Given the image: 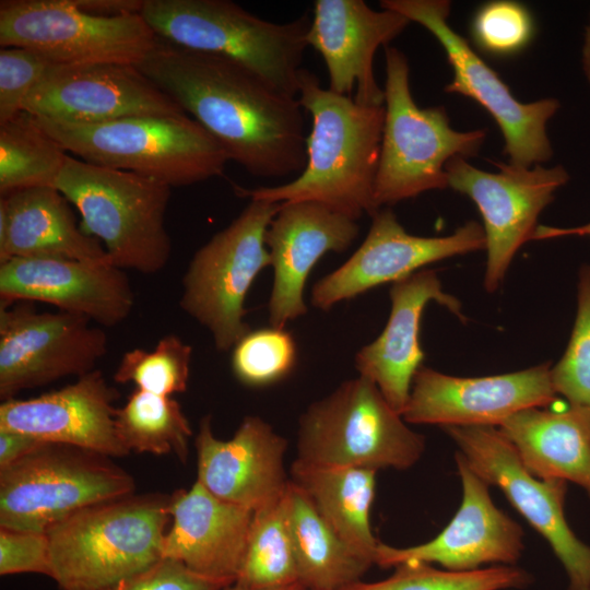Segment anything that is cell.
<instances>
[{"instance_id": "ba28073f", "label": "cell", "mask_w": 590, "mask_h": 590, "mask_svg": "<svg viewBox=\"0 0 590 590\" xmlns=\"http://www.w3.org/2000/svg\"><path fill=\"white\" fill-rule=\"evenodd\" d=\"M368 378L342 382L299 418L297 459L320 465L405 470L425 449Z\"/></svg>"}, {"instance_id": "83f0119b", "label": "cell", "mask_w": 590, "mask_h": 590, "mask_svg": "<svg viewBox=\"0 0 590 590\" xmlns=\"http://www.w3.org/2000/svg\"><path fill=\"white\" fill-rule=\"evenodd\" d=\"M498 428L534 476L574 482L590 497V411L530 408Z\"/></svg>"}, {"instance_id": "d590c367", "label": "cell", "mask_w": 590, "mask_h": 590, "mask_svg": "<svg viewBox=\"0 0 590 590\" xmlns=\"http://www.w3.org/2000/svg\"><path fill=\"white\" fill-rule=\"evenodd\" d=\"M297 361L294 337L284 328L250 330L233 346L231 367L248 387H266L284 379Z\"/></svg>"}, {"instance_id": "4316f807", "label": "cell", "mask_w": 590, "mask_h": 590, "mask_svg": "<svg viewBox=\"0 0 590 590\" xmlns=\"http://www.w3.org/2000/svg\"><path fill=\"white\" fill-rule=\"evenodd\" d=\"M0 204L8 216V226L0 234V262L11 258L58 257L110 263L103 245L78 226L70 202L55 187L1 196Z\"/></svg>"}, {"instance_id": "7bdbcfd3", "label": "cell", "mask_w": 590, "mask_h": 590, "mask_svg": "<svg viewBox=\"0 0 590 590\" xmlns=\"http://www.w3.org/2000/svg\"><path fill=\"white\" fill-rule=\"evenodd\" d=\"M83 12L102 17L140 14L144 0H72Z\"/></svg>"}, {"instance_id": "f6af8a7d", "label": "cell", "mask_w": 590, "mask_h": 590, "mask_svg": "<svg viewBox=\"0 0 590 590\" xmlns=\"http://www.w3.org/2000/svg\"><path fill=\"white\" fill-rule=\"evenodd\" d=\"M582 64L586 76L590 82V25L587 26L585 32V43L582 48Z\"/></svg>"}, {"instance_id": "f1b7e54d", "label": "cell", "mask_w": 590, "mask_h": 590, "mask_svg": "<svg viewBox=\"0 0 590 590\" xmlns=\"http://www.w3.org/2000/svg\"><path fill=\"white\" fill-rule=\"evenodd\" d=\"M376 472L298 459L290 470V480L307 494L329 527L374 564L379 542L373 534L369 512L375 498Z\"/></svg>"}, {"instance_id": "bcb514c9", "label": "cell", "mask_w": 590, "mask_h": 590, "mask_svg": "<svg viewBox=\"0 0 590 590\" xmlns=\"http://www.w3.org/2000/svg\"><path fill=\"white\" fill-rule=\"evenodd\" d=\"M221 590H306V589L300 582H295L286 587L274 588V589H251V588H246V587H241L239 585L233 583V585L222 588Z\"/></svg>"}, {"instance_id": "836d02e7", "label": "cell", "mask_w": 590, "mask_h": 590, "mask_svg": "<svg viewBox=\"0 0 590 590\" xmlns=\"http://www.w3.org/2000/svg\"><path fill=\"white\" fill-rule=\"evenodd\" d=\"M394 568L384 580H358L340 590H504L523 588L532 581L528 571L509 565L453 571L427 563L408 562Z\"/></svg>"}, {"instance_id": "3957f363", "label": "cell", "mask_w": 590, "mask_h": 590, "mask_svg": "<svg viewBox=\"0 0 590 590\" xmlns=\"http://www.w3.org/2000/svg\"><path fill=\"white\" fill-rule=\"evenodd\" d=\"M170 495L145 494L97 503L46 531L51 579L60 590H97L163 558Z\"/></svg>"}, {"instance_id": "4fadbf2b", "label": "cell", "mask_w": 590, "mask_h": 590, "mask_svg": "<svg viewBox=\"0 0 590 590\" xmlns=\"http://www.w3.org/2000/svg\"><path fill=\"white\" fill-rule=\"evenodd\" d=\"M442 428L456 441L469 468L487 484L499 487L548 542L567 573L568 590H590V547L575 535L564 516L566 482L534 476L495 426Z\"/></svg>"}, {"instance_id": "ee69618b", "label": "cell", "mask_w": 590, "mask_h": 590, "mask_svg": "<svg viewBox=\"0 0 590 590\" xmlns=\"http://www.w3.org/2000/svg\"><path fill=\"white\" fill-rule=\"evenodd\" d=\"M569 235L590 236V223L569 228L538 225L532 235V240H543Z\"/></svg>"}, {"instance_id": "ab89813d", "label": "cell", "mask_w": 590, "mask_h": 590, "mask_svg": "<svg viewBox=\"0 0 590 590\" xmlns=\"http://www.w3.org/2000/svg\"><path fill=\"white\" fill-rule=\"evenodd\" d=\"M22 573L51 577L46 533L0 528V575Z\"/></svg>"}, {"instance_id": "b9f144b4", "label": "cell", "mask_w": 590, "mask_h": 590, "mask_svg": "<svg viewBox=\"0 0 590 590\" xmlns=\"http://www.w3.org/2000/svg\"><path fill=\"white\" fill-rule=\"evenodd\" d=\"M43 442L23 433L0 429V469L28 455Z\"/></svg>"}, {"instance_id": "6da1fadb", "label": "cell", "mask_w": 590, "mask_h": 590, "mask_svg": "<svg viewBox=\"0 0 590 590\" xmlns=\"http://www.w3.org/2000/svg\"><path fill=\"white\" fill-rule=\"evenodd\" d=\"M137 67L249 174L279 178L304 169L307 134L297 97L233 60L158 37Z\"/></svg>"}, {"instance_id": "60d3db41", "label": "cell", "mask_w": 590, "mask_h": 590, "mask_svg": "<svg viewBox=\"0 0 590 590\" xmlns=\"http://www.w3.org/2000/svg\"><path fill=\"white\" fill-rule=\"evenodd\" d=\"M224 587L194 574L180 562L162 558L138 574L97 590H221Z\"/></svg>"}, {"instance_id": "9c48e42d", "label": "cell", "mask_w": 590, "mask_h": 590, "mask_svg": "<svg viewBox=\"0 0 590 590\" xmlns=\"http://www.w3.org/2000/svg\"><path fill=\"white\" fill-rule=\"evenodd\" d=\"M134 489V479L111 458L43 442L0 469V528L46 533L85 507Z\"/></svg>"}, {"instance_id": "5bb4252c", "label": "cell", "mask_w": 590, "mask_h": 590, "mask_svg": "<svg viewBox=\"0 0 590 590\" xmlns=\"http://www.w3.org/2000/svg\"><path fill=\"white\" fill-rule=\"evenodd\" d=\"M493 164L497 173L480 169L457 156L445 167L448 187L468 196L482 215L487 253L484 286L489 293L500 286L516 252L531 240L539 215L569 179L560 165Z\"/></svg>"}, {"instance_id": "ac0fdd59", "label": "cell", "mask_w": 590, "mask_h": 590, "mask_svg": "<svg viewBox=\"0 0 590 590\" xmlns=\"http://www.w3.org/2000/svg\"><path fill=\"white\" fill-rule=\"evenodd\" d=\"M556 397L548 363L524 370L456 377L421 366L402 417L413 424L499 426L530 408H546Z\"/></svg>"}, {"instance_id": "484cf974", "label": "cell", "mask_w": 590, "mask_h": 590, "mask_svg": "<svg viewBox=\"0 0 590 590\" xmlns=\"http://www.w3.org/2000/svg\"><path fill=\"white\" fill-rule=\"evenodd\" d=\"M391 309L384 331L355 355L359 376L371 380L389 404L402 414L411 393L414 376L422 366L420 324L425 306L435 300L461 320V303L445 293L434 270L422 269L392 283Z\"/></svg>"}, {"instance_id": "d6986e66", "label": "cell", "mask_w": 590, "mask_h": 590, "mask_svg": "<svg viewBox=\"0 0 590 590\" xmlns=\"http://www.w3.org/2000/svg\"><path fill=\"white\" fill-rule=\"evenodd\" d=\"M456 462L462 502L448 526L435 539L416 546L398 548L379 542L376 565L388 568L422 562L469 571L486 564L512 566L518 562L523 550L522 528L494 505L488 484L469 468L460 452Z\"/></svg>"}, {"instance_id": "d4e9b609", "label": "cell", "mask_w": 590, "mask_h": 590, "mask_svg": "<svg viewBox=\"0 0 590 590\" xmlns=\"http://www.w3.org/2000/svg\"><path fill=\"white\" fill-rule=\"evenodd\" d=\"M172 526L163 558L208 579L233 585L245 555L253 511L222 500L198 481L170 495Z\"/></svg>"}, {"instance_id": "7402d4cb", "label": "cell", "mask_w": 590, "mask_h": 590, "mask_svg": "<svg viewBox=\"0 0 590 590\" xmlns=\"http://www.w3.org/2000/svg\"><path fill=\"white\" fill-rule=\"evenodd\" d=\"M197 481L227 503L256 511L284 496L287 441L259 416H246L228 440L204 416L194 438Z\"/></svg>"}, {"instance_id": "5b68a950", "label": "cell", "mask_w": 590, "mask_h": 590, "mask_svg": "<svg viewBox=\"0 0 590 590\" xmlns=\"http://www.w3.org/2000/svg\"><path fill=\"white\" fill-rule=\"evenodd\" d=\"M54 187L79 211L82 231L123 271H162L172 255L165 215L172 187L132 172L68 156Z\"/></svg>"}, {"instance_id": "8d00e7d4", "label": "cell", "mask_w": 590, "mask_h": 590, "mask_svg": "<svg viewBox=\"0 0 590 590\" xmlns=\"http://www.w3.org/2000/svg\"><path fill=\"white\" fill-rule=\"evenodd\" d=\"M551 379L569 406L590 411V266L580 269L575 326L563 357L551 368Z\"/></svg>"}, {"instance_id": "cb8c5ba5", "label": "cell", "mask_w": 590, "mask_h": 590, "mask_svg": "<svg viewBox=\"0 0 590 590\" xmlns=\"http://www.w3.org/2000/svg\"><path fill=\"white\" fill-rule=\"evenodd\" d=\"M358 232L356 220L320 203H281L264 237L273 268L268 303L272 327L285 328L307 312L304 288L310 271L324 253L346 250Z\"/></svg>"}, {"instance_id": "1f68e13d", "label": "cell", "mask_w": 590, "mask_h": 590, "mask_svg": "<svg viewBox=\"0 0 590 590\" xmlns=\"http://www.w3.org/2000/svg\"><path fill=\"white\" fill-rule=\"evenodd\" d=\"M116 427L129 452L173 453L182 463L187 461L192 429L180 404L172 397L135 389L117 409Z\"/></svg>"}, {"instance_id": "74e56055", "label": "cell", "mask_w": 590, "mask_h": 590, "mask_svg": "<svg viewBox=\"0 0 590 590\" xmlns=\"http://www.w3.org/2000/svg\"><path fill=\"white\" fill-rule=\"evenodd\" d=\"M472 35L486 52L508 56L522 50L532 39L534 22L529 10L509 0L491 1L476 11Z\"/></svg>"}, {"instance_id": "e0dca14e", "label": "cell", "mask_w": 590, "mask_h": 590, "mask_svg": "<svg viewBox=\"0 0 590 590\" xmlns=\"http://www.w3.org/2000/svg\"><path fill=\"white\" fill-rule=\"evenodd\" d=\"M362 245L311 290V305L329 310L385 283H394L430 263L485 249L483 226L475 221L441 237L409 234L389 208L380 209Z\"/></svg>"}, {"instance_id": "8fae6325", "label": "cell", "mask_w": 590, "mask_h": 590, "mask_svg": "<svg viewBox=\"0 0 590 590\" xmlns=\"http://www.w3.org/2000/svg\"><path fill=\"white\" fill-rule=\"evenodd\" d=\"M380 7L418 23L439 42L453 72L445 92L475 101L492 116L503 133L508 163L532 167L552 157L546 125L558 110L559 102L555 98L529 103L517 99L498 73L450 26V1L381 0Z\"/></svg>"}, {"instance_id": "8992f818", "label": "cell", "mask_w": 590, "mask_h": 590, "mask_svg": "<svg viewBox=\"0 0 590 590\" xmlns=\"http://www.w3.org/2000/svg\"><path fill=\"white\" fill-rule=\"evenodd\" d=\"M36 119L67 152L81 160L170 187L222 176L229 161L213 137L187 114L133 116L102 123Z\"/></svg>"}, {"instance_id": "52a82bcc", "label": "cell", "mask_w": 590, "mask_h": 590, "mask_svg": "<svg viewBox=\"0 0 590 590\" xmlns=\"http://www.w3.org/2000/svg\"><path fill=\"white\" fill-rule=\"evenodd\" d=\"M385 57V121L375 180L378 209L448 188L446 164L457 156L477 155L486 139L484 129H453L441 106L418 107L405 55L387 46Z\"/></svg>"}, {"instance_id": "9a60e30c", "label": "cell", "mask_w": 590, "mask_h": 590, "mask_svg": "<svg viewBox=\"0 0 590 590\" xmlns=\"http://www.w3.org/2000/svg\"><path fill=\"white\" fill-rule=\"evenodd\" d=\"M107 352V335L79 315L37 311L34 303L0 306V398L83 376Z\"/></svg>"}, {"instance_id": "30bf717a", "label": "cell", "mask_w": 590, "mask_h": 590, "mask_svg": "<svg viewBox=\"0 0 590 590\" xmlns=\"http://www.w3.org/2000/svg\"><path fill=\"white\" fill-rule=\"evenodd\" d=\"M280 206L250 200L189 262L179 305L210 331L219 351L233 349L250 331L245 299L257 275L271 266L264 237Z\"/></svg>"}, {"instance_id": "f546056e", "label": "cell", "mask_w": 590, "mask_h": 590, "mask_svg": "<svg viewBox=\"0 0 590 590\" xmlns=\"http://www.w3.org/2000/svg\"><path fill=\"white\" fill-rule=\"evenodd\" d=\"M285 506L298 581L306 590H340L361 580L374 565L329 527L291 480Z\"/></svg>"}, {"instance_id": "44dd1931", "label": "cell", "mask_w": 590, "mask_h": 590, "mask_svg": "<svg viewBox=\"0 0 590 590\" xmlns=\"http://www.w3.org/2000/svg\"><path fill=\"white\" fill-rule=\"evenodd\" d=\"M410 24L391 10L376 11L363 0H316L307 44L323 59L329 90L363 105H385L374 59Z\"/></svg>"}, {"instance_id": "f35d334b", "label": "cell", "mask_w": 590, "mask_h": 590, "mask_svg": "<svg viewBox=\"0 0 590 590\" xmlns=\"http://www.w3.org/2000/svg\"><path fill=\"white\" fill-rule=\"evenodd\" d=\"M51 64L49 59L33 49L0 47V123L23 111L28 93Z\"/></svg>"}, {"instance_id": "277c9868", "label": "cell", "mask_w": 590, "mask_h": 590, "mask_svg": "<svg viewBox=\"0 0 590 590\" xmlns=\"http://www.w3.org/2000/svg\"><path fill=\"white\" fill-rule=\"evenodd\" d=\"M141 15L158 38L233 60L297 97L309 15L275 23L228 0H144Z\"/></svg>"}, {"instance_id": "d6a6232c", "label": "cell", "mask_w": 590, "mask_h": 590, "mask_svg": "<svg viewBox=\"0 0 590 590\" xmlns=\"http://www.w3.org/2000/svg\"><path fill=\"white\" fill-rule=\"evenodd\" d=\"M285 494L253 511L245 555L234 583L251 589H274L299 582L287 527Z\"/></svg>"}, {"instance_id": "e575fe53", "label": "cell", "mask_w": 590, "mask_h": 590, "mask_svg": "<svg viewBox=\"0 0 590 590\" xmlns=\"http://www.w3.org/2000/svg\"><path fill=\"white\" fill-rule=\"evenodd\" d=\"M192 347L176 334L161 338L154 350L126 352L114 374L118 384L133 382L137 389L163 397L187 390Z\"/></svg>"}, {"instance_id": "7c38bea8", "label": "cell", "mask_w": 590, "mask_h": 590, "mask_svg": "<svg viewBox=\"0 0 590 590\" xmlns=\"http://www.w3.org/2000/svg\"><path fill=\"white\" fill-rule=\"evenodd\" d=\"M157 36L140 14L102 17L72 0H1L0 47L40 52L54 64H138Z\"/></svg>"}, {"instance_id": "ffe728a7", "label": "cell", "mask_w": 590, "mask_h": 590, "mask_svg": "<svg viewBox=\"0 0 590 590\" xmlns=\"http://www.w3.org/2000/svg\"><path fill=\"white\" fill-rule=\"evenodd\" d=\"M0 306L39 302L104 327L128 318L134 294L126 272L58 257L11 258L0 262Z\"/></svg>"}, {"instance_id": "2e32d148", "label": "cell", "mask_w": 590, "mask_h": 590, "mask_svg": "<svg viewBox=\"0 0 590 590\" xmlns=\"http://www.w3.org/2000/svg\"><path fill=\"white\" fill-rule=\"evenodd\" d=\"M23 110L74 123L186 114L137 64L122 62L51 64L28 93Z\"/></svg>"}, {"instance_id": "603a6c76", "label": "cell", "mask_w": 590, "mask_h": 590, "mask_svg": "<svg viewBox=\"0 0 590 590\" xmlns=\"http://www.w3.org/2000/svg\"><path fill=\"white\" fill-rule=\"evenodd\" d=\"M117 398V389L107 384L101 370L94 369L58 390L2 401L0 429L109 458L125 457L130 452L117 433L114 405Z\"/></svg>"}, {"instance_id": "7a4b0ae2", "label": "cell", "mask_w": 590, "mask_h": 590, "mask_svg": "<svg viewBox=\"0 0 590 590\" xmlns=\"http://www.w3.org/2000/svg\"><path fill=\"white\" fill-rule=\"evenodd\" d=\"M297 98L311 117L307 161L302 173L274 187L244 188L241 198L271 203L311 201L353 220L374 216L375 180L379 163L385 105H363L320 85L302 69Z\"/></svg>"}, {"instance_id": "4dcf8cb0", "label": "cell", "mask_w": 590, "mask_h": 590, "mask_svg": "<svg viewBox=\"0 0 590 590\" xmlns=\"http://www.w3.org/2000/svg\"><path fill=\"white\" fill-rule=\"evenodd\" d=\"M68 156L34 115L21 111L0 123V194L54 187Z\"/></svg>"}]
</instances>
